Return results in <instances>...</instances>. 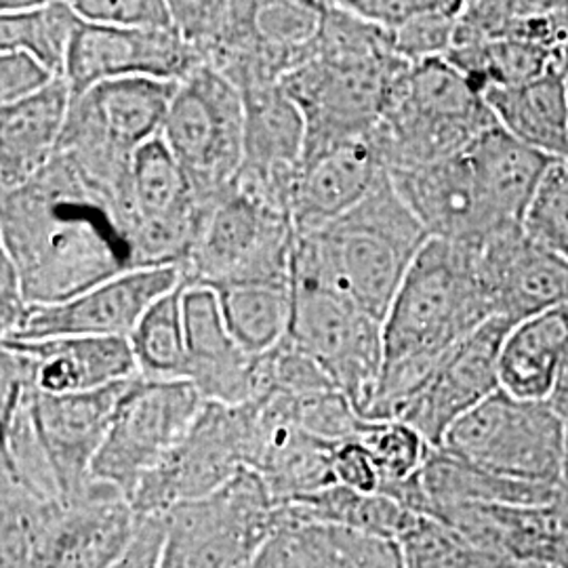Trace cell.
Segmentation results:
<instances>
[{"label":"cell","mask_w":568,"mask_h":568,"mask_svg":"<svg viewBox=\"0 0 568 568\" xmlns=\"http://www.w3.org/2000/svg\"><path fill=\"white\" fill-rule=\"evenodd\" d=\"M0 243L30 305L60 304L138 267L116 204L58 152L30 182L2 192Z\"/></svg>","instance_id":"1"},{"label":"cell","mask_w":568,"mask_h":568,"mask_svg":"<svg viewBox=\"0 0 568 568\" xmlns=\"http://www.w3.org/2000/svg\"><path fill=\"white\" fill-rule=\"evenodd\" d=\"M493 318L471 244L427 241L384 321V368L366 422H396L448 352Z\"/></svg>","instance_id":"2"},{"label":"cell","mask_w":568,"mask_h":568,"mask_svg":"<svg viewBox=\"0 0 568 568\" xmlns=\"http://www.w3.org/2000/svg\"><path fill=\"white\" fill-rule=\"evenodd\" d=\"M427 236L389 173L365 201L318 230L297 234L293 283L337 293L384 323Z\"/></svg>","instance_id":"3"},{"label":"cell","mask_w":568,"mask_h":568,"mask_svg":"<svg viewBox=\"0 0 568 568\" xmlns=\"http://www.w3.org/2000/svg\"><path fill=\"white\" fill-rule=\"evenodd\" d=\"M497 124L485 95L455 65L432 60L396 82L373 140L392 173L462 154Z\"/></svg>","instance_id":"4"},{"label":"cell","mask_w":568,"mask_h":568,"mask_svg":"<svg viewBox=\"0 0 568 568\" xmlns=\"http://www.w3.org/2000/svg\"><path fill=\"white\" fill-rule=\"evenodd\" d=\"M410 65L394 51V44L371 51L305 55L281 81L304 116L302 169L333 148L373 133L396 82Z\"/></svg>","instance_id":"5"},{"label":"cell","mask_w":568,"mask_h":568,"mask_svg":"<svg viewBox=\"0 0 568 568\" xmlns=\"http://www.w3.org/2000/svg\"><path fill=\"white\" fill-rule=\"evenodd\" d=\"M565 440L567 422L548 400L499 387L448 429L443 450L511 483L565 488Z\"/></svg>","instance_id":"6"},{"label":"cell","mask_w":568,"mask_h":568,"mask_svg":"<svg viewBox=\"0 0 568 568\" xmlns=\"http://www.w3.org/2000/svg\"><path fill=\"white\" fill-rule=\"evenodd\" d=\"M159 568H248L286 527L284 509L253 471L243 469L213 495L164 511Z\"/></svg>","instance_id":"7"},{"label":"cell","mask_w":568,"mask_h":568,"mask_svg":"<svg viewBox=\"0 0 568 568\" xmlns=\"http://www.w3.org/2000/svg\"><path fill=\"white\" fill-rule=\"evenodd\" d=\"M257 408L253 403L227 406L206 403L161 466L143 478L129 499L138 518L213 495L251 469L257 455Z\"/></svg>","instance_id":"8"},{"label":"cell","mask_w":568,"mask_h":568,"mask_svg":"<svg viewBox=\"0 0 568 568\" xmlns=\"http://www.w3.org/2000/svg\"><path fill=\"white\" fill-rule=\"evenodd\" d=\"M161 138L199 196L206 203H222L243 166L241 91L220 72L201 63L178 84Z\"/></svg>","instance_id":"9"},{"label":"cell","mask_w":568,"mask_h":568,"mask_svg":"<svg viewBox=\"0 0 568 568\" xmlns=\"http://www.w3.org/2000/svg\"><path fill=\"white\" fill-rule=\"evenodd\" d=\"M297 230L293 217L272 211L239 190L213 209L183 267L190 284H293Z\"/></svg>","instance_id":"10"},{"label":"cell","mask_w":568,"mask_h":568,"mask_svg":"<svg viewBox=\"0 0 568 568\" xmlns=\"http://www.w3.org/2000/svg\"><path fill=\"white\" fill-rule=\"evenodd\" d=\"M286 337L318 363L335 389L366 419L384 368V323L333 291L293 283Z\"/></svg>","instance_id":"11"},{"label":"cell","mask_w":568,"mask_h":568,"mask_svg":"<svg viewBox=\"0 0 568 568\" xmlns=\"http://www.w3.org/2000/svg\"><path fill=\"white\" fill-rule=\"evenodd\" d=\"M204 405L206 400L190 382L135 377L93 462V478L119 488L129 501L143 478L180 445Z\"/></svg>","instance_id":"12"},{"label":"cell","mask_w":568,"mask_h":568,"mask_svg":"<svg viewBox=\"0 0 568 568\" xmlns=\"http://www.w3.org/2000/svg\"><path fill=\"white\" fill-rule=\"evenodd\" d=\"M185 281L182 267H135L60 304L30 305L13 342L58 337L129 339L148 307Z\"/></svg>","instance_id":"13"},{"label":"cell","mask_w":568,"mask_h":568,"mask_svg":"<svg viewBox=\"0 0 568 568\" xmlns=\"http://www.w3.org/2000/svg\"><path fill=\"white\" fill-rule=\"evenodd\" d=\"M471 244L495 318L514 325L568 304V262L506 224Z\"/></svg>","instance_id":"14"},{"label":"cell","mask_w":568,"mask_h":568,"mask_svg":"<svg viewBox=\"0 0 568 568\" xmlns=\"http://www.w3.org/2000/svg\"><path fill=\"white\" fill-rule=\"evenodd\" d=\"M199 65V55L175 28L126 30L81 20L61 79L74 102L102 82L131 77L180 82Z\"/></svg>","instance_id":"15"},{"label":"cell","mask_w":568,"mask_h":568,"mask_svg":"<svg viewBox=\"0 0 568 568\" xmlns=\"http://www.w3.org/2000/svg\"><path fill=\"white\" fill-rule=\"evenodd\" d=\"M133 379L87 394H32V415L47 450L63 508H72L95 487L93 462L126 387Z\"/></svg>","instance_id":"16"},{"label":"cell","mask_w":568,"mask_h":568,"mask_svg":"<svg viewBox=\"0 0 568 568\" xmlns=\"http://www.w3.org/2000/svg\"><path fill=\"white\" fill-rule=\"evenodd\" d=\"M511 328L514 323L493 318L455 345L396 422L415 427L429 447L443 448L448 429L501 387L499 356Z\"/></svg>","instance_id":"17"},{"label":"cell","mask_w":568,"mask_h":568,"mask_svg":"<svg viewBox=\"0 0 568 568\" xmlns=\"http://www.w3.org/2000/svg\"><path fill=\"white\" fill-rule=\"evenodd\" d=\"M389 180L429 241L476 243L506 225L490 213L466 150L436 163L392 171Z\"/></svg>","instance_id":"18"},{"label":"cell","mask_w":568,"mask_h":568,"mask_svg":"<svg viewBox=\"0 0 568 568\" xmlns=\"http://www.w3.org/2000/svg\"><path fill=\"white\" fill-rule=\"evenodd\" d=\"M185 382L201 392L206 403L246 405L255 398L260 356L248 354L225 326L215 291L203 284H185Z\"/></svg>","instance_id":"19"},{"label":"cell","mask_w":568,"mask_h":568,"mask_svg":"<svg viewBox=\"0 0 568 568\" xmlns=\"http://www.w3.org/2000/svg\"><path fill=\"white\" fill-rule=\"evenodd\" d=\"M0 345L20 354L30 387L39 394H87L140 377L131 344L122 337L0 339Z\"/></svg>","instance_id":"20"},{"label":"cell","mask_w":568,"mask_h":568,"mask_svg":"<svg viewBox=\"0 0 568 568\" xmlns=\"http://www.w3.org/2000/svg\"><path fill=\"white\" fill-rule=\"evenodd\" d=\"M140 518L119 488L98 480L65 508L34 568H112L131 546Z\"/></svg>","instance_id":"21"},{"label":"cell","mask_w":568,"mask_h":568,"mask_svg":"<svg viewBox=\"0 0 568 568\" xmlns=\"http://www.w3.org/2000/svg\"><path fill=\"white\" fill-rule=\"evenodd\" d=\"M387 175L386 164L373 140L365 138L342 143L318 161L302 169L293 203L297 234L318 230L345 215Z\"/></svg>","instance_id":"22"},{"label":"cell","mask_w":568,"mask_h":568,"mask_svg":"<svg viewBox=\"0 0 568 568\" xmlns=\"http://www.w3.org/2000/svg\"><path fill=\"white\" fill-rule=\"evenodd\" d=\"M72 91L58 79L44 91L0 110V192L30 182L58 150Z\"/></svg>","instance_id":"23"},{"label":"cell","mask_w":568,"mask_h":568,"mask_svg":"<svg viewBox=\"0 0 568 568\" xmlns=\"http://www.w3.org/2000/svg\"><path fill=\"white\" fill-rule=\"evenodd\" d=\"M466 156L490 213L501 224H523L528 204L556 161L516 140L501 124L469 143Z\"/></svg>","instance_id":"24"},{"label":"cell","mask_w":568,"mask_h":568,"mask_svg":"<svg viewBox=\"0 0 568 568\" xmlns=\"http://www.w3.org/2000/svg\"><path fill=\"white\" fill-rule=\"evenodd\" d=\"M497 122L516 140L568 161L567 70H556L537 81L490 89L485 93Z\"/></svg>","instance_id":"25"},{"label":"cell","mask_w":568,"mask_h":568,"mask_svg":"<svg viewBox=\"0 0 568 568\" xmlns=\"http://www.w3.org/2000/svg\"><path fill=\"white\" fill-rule=\"evenodd\" d=\"M568 352V304L509 331L499 356V384L523 400H548Z\"/></svg>","instance_id":"26"},{"label":"cell","mask_w":568,"mask_h":568,"mask_svg":"<svg viewBox=\"0 0 568 568\" xmlns=\"http://www.w3.org/2000/svg\"><path fill=\"white\" fill-rule=\"evenodd\" d=\"M243 166L270 173H302L305 122L283 84L243 91Z\"/></svg>","instance_id":"27"},{"label":"cell","mask_w":568,"mask_h":568,"mask_svg":"<svg viewBox=\"0 0 568 568\" xmlns=\"http://www.w3.org/2000/svg\"><path fill=\"white\" fill-rule=\"evenodd\" d=\"M281 506L286 525H328L394 541H398L417 518L387 495H365L342 485L323 488Z\"/></svg>","instance_id":"28"},{"label":"cell","mask_w":568,"mask_h":568,"mask_svg":"<svg viewBox=\"0 0 568 568\" xmlns=\"http://www.w3.org/2000/svg\"><path fill=\"white\" fill-rule=\"evenodd\" d=\"M215 291L232 337L253 356L283 342L293 316V284L224 283Z\"/></svg>","instance_id":"29"},{"label":"cell","mask_w":568,"mask_h":568,"mask_svg":"<svg viewBox=\"0 0 568 568\" xmlns=\"http://www.w3.org/2000/svg\"><path fill=\"white\" fill-rule=\"evenodd\" d=\"M445 60L455 65L483 95L490 89L520 87L549 72L568 68V61L558 51L520 39L455 47Z\"/></svg>","instance_id":"30"},{"label":"cell","mask_w":568,"mask_h":568,"mask_svg":"<svg viewBox=\"0 0 568 568\" xmlns=\"http://www.w3.org/2000/svg\"><path fill=\"white\" fill-rule=\"evenodd\" d=\"M0 568H34L51 532L60 525L63 504L18 478L2 474Z\"/></svg>","instance_id":"31"},{"label":"cell","mask_w":568,"mask_h":568,"mask_svg":"<svg viewBox=\"0 0 568 568\" xmlns=\"http://www.w3.org/2000/svg\"><path fill=\"white\" fill-rule=\"evenodd\" d=\"M284 530L304 568H405L394 539L314 523L286 525Z\"/></svg>","instance_id":"32"},{"label":"cell","mask_w":568,"mask_h":568,"mask_svg":"<svg viewBox=\"0 0 568 568\" xmlns=\"http://www.w3.org/2000/svg\"><path fill=\"white\" fill-rule=\"evenodd\" d=\"M185 284L187 281L150 305L129 335V344L143 379L185 382Z\"/></svg>","instance_id":"33"},{"label":"cell","mask_w":568,"mask_h":568,"mask_svg":"<svg viewBox=\"0 0 568 568\" xmlns=\"http://www.w3.org/2000/svg\"><path fill=\"white\" fill-rule=\"evenodd\" d=\"M81 18L72 2H42L23 13L0 16V53L23 51L63 77Z\"/></svg>","instance_id":"34"},{"label":"cell","mask_w":568,"mask_h":568,"mask_svg":"<svg viewBox=\"0 0 568 568\" xmlns=\"http://www.w3.org/2000/svg\"><path fill=\"white\" fill-rule=\"evenodd\" d=\"M173 28L180 32L201 63H209L220 53L230 51L257 37L260 2H185L173 0Z\"/></svg>","instance_id":"35"},{"label":"cell","mask_w":568,"mask_h":568,"mask_svg":"<svg viewBox=\"0 0 568 568\" xmlns=\"http://www.w3.org/2000/svg\"><path fill=\"white\" fill-rule=\"evenodd\" d=\"M358 440L379 469L384 480L382 495L387 497L400 485L413 480L434 450L415 427L403 422H366Z\"/></svg>","instance_id":"36"},{"label":"cell","mask_w":568,"mask_h":568,"mask_svg":"<svg viewBox=\"0 0 568 568\" xmlns=\"http://www.w3.org/2000/svg\"><path fill=\"white\" fill-rule=\"evenodd\" d=\"M523 227L535 243L568 262V161L556 159L549 164L528 204Z\"/></svg>","instance_id":"37"},{"label":"cell","mask_w":568,"mask_h":568,"mask_svg":"<svg viewBox=\"0 0 568 568\" xmlns=\"http://www.w3.org/2000/svg\"><path fill=\"white\" fill-rule=\"evenodd\" d=\"M464 2H427L426 9L392 34L394 51L408 63L445 60L453 44Z\"/></svg>","instance_id":"38"},{"label":"cell","mask_w":568,"mask_h":568,"mask_svg":"<svg viewBox=\"0 0 568 568\" xmlns=\"http://www.w3.org/2000/svg\"><path fill=\"white\" fill-rule=\"evenodd\" d=\"M323 23V2L272 0L257 7V34L267 44L297 53L304 61L305 47L316 39ZM300 61V63H302Z\"/></svg>","instance_id":"39"},{"label":"cell","mask_w":568,"mask_h":568,"mask_svg":"<svg viewBox=\"0 0 568 568\" xmlns=\"http://www.w3.org/2000/svg\"><path fill=\"white\" fill-rule=\"evenodd\" d=\"M82 21L126 30L173 28L171 4L164 0H79L72 2Z\"/></svg>","instance_id":"40"},{"label":"cell","mask_w":568,"mask_h":568,"mask_svg":"<svg viewBox=\"0 0 568 568\" xmlns=\"http://www.w3.org/2000/svg\"><path fill=\"white\" fill-rule=\"evenodd\" d=\"M58 79L61 77L23 51L0 53V105L34 98Z\"/></svg>","instance_id":"41"},{"label":"cell","mask_w":568,"mask_h":568,"mask_svg":"<svg viewBox=\"0 0 568 568\" xmlns=\"http://www.w3.org/2000/svg\"><path fill=\"white\" fill-rule=\"evenodd\" d=\"M333 471H335L337 485L342 487L352 488L365 495H382L384 490L382 474L361 440H347L335 447Z\"/></svg>","instance_id":"42"},{"label":"cell","mask_w":568,"mask_h":568,"mask_svg":"<svg viewBox=\"0 0 568 568\" xmlns=\"http://www.w3.org/2000/svg\"><path fill=\"white\" fill-rule=\"evenodd\" d=\"M349 11L377 26L389 37L419 16L429 0H342Z\"/></svg>","instance_id":"43"},{"label":"cell","mask_w":568,"mask_h":568,"mask_svg":"<svg viewBox=\"0 0 568 568\" xmlns=\"http://www.w3.org/2000/svg\"><path fill=\"white\" fill-rule=\"evenodd\" d=\"M28 310L30 304L26 302L20 274L0 251V339H9L20 331Z\"/></svg>","instance_id":"44"},{"label":"cell","mask_w":568,"mask_h":568,"mask_svg":"<svg viewBox=\"0 0 568 568\" xmlns=\"http://www.w3.org/2000/svg\"><path fill=\"white\" fill-rule=\"evenodd\" d=\"M164 544L163 516L140 518L131 546L112 568H159Z\"/></svg>","instance_id":"45"},{"label":"cell","mask_w":568,"mask_h":568,"mask_svg":"<svg viewBox=\"0 0 568 568\" xmlns=\"http://www.w3.org/2000/svg\"><path fill=\"white\" fill-rule=\"evenodd\" d=\"M248 568H304L300 562L293 544L286 535V530H281L274 535V539L265 546L260 556L253 560V565Z\"/></svg>","instance_id":"46"},{"label":"cell","mask_w":568,"mask_h":568,"mask_svg":"<svg viewBox=\"0 0 568 568\" xmlns=\"http://www.w3.org/2000/svg\"><path fill=\"white\" fill-rule=\"evenodd\" d=\"M549 405L554 406L562 417L565 422L568 419V352L562 361V365L558 368V375H556V384L554 389L549 394Z\"/></svg>","instance_id":"47"},{"label":"cell","mask_w":568,"mask_h":568,"mask_svg":"<svg viewBox=\"0 0 568 568\" xmlns=\"http://www.w3.org/2000/svg\"><path fill=\"white\" fill-rule=\"evenodd\" d=\"M39 4H42V0H2V4H0V16L23 13V11L37 9Z\"/></svg>","instance_id":"48"},{"label":"cell","mask_w":568,"mask_h":568,"mask_svg":"<svg viewBox=\"0 0 568 568\" xmlns=\"http://www.w3.org/2000/svg\"><path fill=\"white\" fill-rule=\"evenodd\" d=\"M549 568H568V532L565 530L556 544Z\"/></svg>","instance_id":"49"},{"label":"cell","mask_w":568,"mask_h":568,"mask_svg":"<svg viewBox=\"0 0 568 568\" xmlns=\"http://www.w3.org/2000/svg\"><path fill=\"white\" fill-rule=\"evenodd\" d=\"M556 508H558V514H560V523H562V528L568 532V488L562 490V497H560V501L556 504Z\"/></svg>","instance_id":"50"},{"label":"cell","mask_w":568,"mask_h":568,"mask_svg":"<svg viewBox=\"0 0 568 568\" xmlns=\"http://www.w3.org/2000/svg\"><path fill=\"white\" fill-rule=\"evenodd\" d=\"M565 488H568V419H567V440H565Z\"/></svg>","instance_id":"51"}]
</instances>
